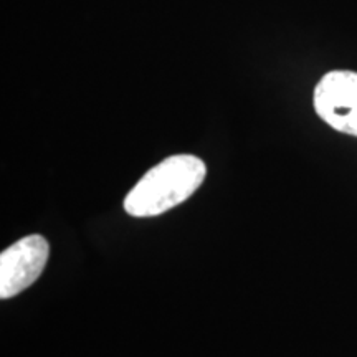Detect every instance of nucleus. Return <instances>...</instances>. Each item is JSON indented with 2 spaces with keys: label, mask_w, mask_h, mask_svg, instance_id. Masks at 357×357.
Here are the masks:
<instances>
[{
  "label": "nucleus",
  "mask_w": 357,
  "mask_h": 357,
  "mask_svg": "<svg viewBox=\"0 0 357 357\" xmlns=\"http://www.w3.org/2000/svg\"><path fill=\"white\" fill-rule=\"evenodd\" d=\"M50 245L42 235H29L3 250L0 255V298L17 296L43 273Z\"/></svg>",
  "instance_id": "7ed1b4c3"
},
{
  "label": "nucleus",
  "mask_w": 357,
  "mask_h": 357,
  "mask_svg": "<svg viewBox=\"0 0 357 357\" xmlns=\"http://www.w3.org/2000/svg\"><path fill=\"white\" fill-rule=\"evenodd\" d=\"M207 176V166L194 154H176L151 167L129 190L124 211L131 217H158L185 202Z\"/></svg>",
  "instance_id": "f257e3e1"
},
{
  "label": "nucleus",
  "mask_w": 357,
  "mask_h": 357,
  "mask_svg": "<svg viewBox=\"0 0 357 357\" xmlns=\"http://www.w3.org/2000/svg\"><path fill=\"white\" fill-rule=\"evenodd\" d=\"M312 109L326 126L357 137V70L326 71L312 89Z\"/></svg>",
  "instance_id": "f03ea898"
}]
</instances>
